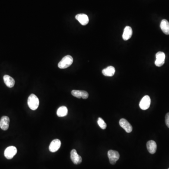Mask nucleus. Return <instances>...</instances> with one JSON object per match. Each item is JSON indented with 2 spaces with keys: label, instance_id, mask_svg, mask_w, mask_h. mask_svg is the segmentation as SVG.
Here are the masks:
<instances>
[{
  "label": "nucleus",
  "instance_id": "dca6fc26",
  "mask_svg": "<svg viewBox=\"0 0 169 169\" xmlns=\"http://www.w3.org/2000/svg\"><path fill=\"white\" fill-rule=\"evenodd\" d=\"M115 69L113 66H110L107 67L102 70V73L103 75L107 77H112L115 73Z\"/></svg>",
  "mask_w": 169,
  "mask_h": 169
},
{
  "label": "nucleus",
  "instance_id": "f257e3e1",
  "mask_svg": "<svg viewBox=\"0 0 169 169\" xmlns=\"http://www.w3.org/2000/svg\"><path fill=\"white\" fill-rule=\"evenodd\" d=\"M28 105L31 110L35 111L39 106V100L34 94H31L28 98Z\"/></svg>",
  "mask_w": 169,
  "mask_h": 169
},
{
  "label": "nucleus",
  "instance_id": "9b49d317",
  "mask_svg": "<svg viewBox=\"0 0 169 169\" xmlns=\"http://www.w3.org/2000/svg\"><path fill=\"white\" fill-rule=\"evenodd\" d=\"M75 18L82 26H86L89 22L88 16L85 14H78L76 16Z\"/></svg>",
  "mask_w": 169,
  "mask_h": 169
},
{
  "label": "nucleus",
  "instance_id": "39448f33",
  "mask_svg": "<svg viewBox=\"0 0 169 169\" xmlns=\"http://www.w3.org/2000/svg\"><path fill=\"white\" fill-rule=\"evenodd\" d=\"M151 104V99L149 95L144 96L139 102L140 108L142 110H146L149 108Z\"/></svg>",
  "mask_w": 169,
  "mask_h": 169
},
{
  "label": "nucleus",
  "instance_id": "f8f14e48",
  "mask_svg": "<svg viewBox=\"0 0 169 169\" xmlns=\"http://www.w3.org/2000/svg\"><path fill=\"white\" fill-rule=\"evenodd\" d=\"M132 35H133V30L132 28L129 26H127L124 30L123 34L122 35L123 39L124 41H127L131 38Z\"/></svg>",
  "mask_w": 169,
  "mask_h": 169
},
{
  "label": "nucleus",
  "instance_id": "4be33fe9",
  "mask_svg": "<svg viewBox=\"0 0 169 169\" xmlns=\"http://www.w3.org/2000/svg\"></svg>",
  "mask_w": 169,
  "mask_h": 169
},
{
  "label": "nucleus",
  "instance_id": "9d476101",
  "mask_svg": "<svg viewBox=\"0 0 169 169\" xmlns=\"http://www.w3.org/2000/svg\"><path fill=\"white\" fill-rule=\"evenodd\" d=\"M10 118L7 116H3L0 119V127L3 131L8 129L10 124Z\"/></svg>",
  "mask_w": 169,
  "mask_h": 169
},
{
  "label": "nucleus",
  "instance_id": "ddd939ff",
  "mask_svg": "<svg viewBox=\"0 0 169 169\" xmlns=\"http://www.w3.org/2000/svg\"><path fill=\"white\" fill-rule=\"evenodd\" d=\"M147 148L149 152L151 154L155 153L157 149V145L154 140H149L147 142Z\"/></svg>",
  "mask_w": 169,
  "mask_h": 169
},
{
  "label": "nucleus",
  "instance_id": "4468645a",
  "mask_svg": "<svg viewBox=\"0 0 169 169\" xmlns=\"http://www.w3.org/2000/svg\"><path fill=\"white\" fill-rule=\"evenodd\" d=\"M3 80L6 85L8 87L12 88L15 85V80L8 75H5L3 77Z\"/></svg>",
  "mask_w": 169,
  "mask_h": 169
},
{
  "label": "nucleus",
  "instance_id": "6ab92c4d",
  "mask_svg": "<svg viewBox=\"0 0 169 169\" xmlns=\"http://www.w3.org/2000/svg\"><path fill=\"white\" fill-rule=\"evenodd\" d=\"M71 94L72 95L77 98H81V91L77 90H74L71 91Z\"/></svg>",
  "mask_w": 169,
  "mask_h": 169
},
{
  "label": "nucleus",
  "instance_id": "0eeeda50",
  "mask_svg": "<svg viewBox=\"0 0 169 169\" xmlns=\"http://www.w3.org/2000/svg\"><path fill=\"white\" fill-rule=\"evenodd\" d=\"M70 159L74 164H79L82 162V159L75 149H72L70 152Z\"/></svg>",
  "mask_w": 169,
  "mask_h": 169
},
{
  "label": "nucleus",
  "instance_id": "2eb2a0df",
  "mask_svg": "<svg viewBox=\"0 0 169 169\" xmlns=\"http://www.w3.org/2000/svg\"><path fill=\"white\" fill-rule=\"evenodd\" d=\"M160 28L164 34L169 35V23L166 19H163L160 23Z\"/></svg>",
  "mask_w": 169,
  "mask_h": 169
},
{
  "label": "nucleus",
  "instance_id": "f3484780",
  "mask_svg": "<svg viewBox=\"0 0 169 169\" xmlns=\"http://www.w3.org/2000/svg\"><path fill=\"white\" fill-rule=\"evenodd\" d=\"M56 114L59 117H65L68 114V108L64 106L60 107L58 108Z\"/></svg>",
  "mask_w": 169,
  "mask_h": 169
},
{
  "label": "nucleus",
  "instance_id": "7ed1b4c3",
  "mask_svg": "<svg viewBox=\"0 0 169 169\" xmlns=\"http://www.w3.org/2000/svg\"><path fill=\"white\" fill-rule=\"evenodd\" d=\"M108 156L111 164H115L120 158L119 153L115 150H110L108 152Z\"/></svg>",
  "mask_w": 169,
  "mask_h": 169
},
{
  "label": "nucleus",
  "instance_id": "412c9836",
  "mask_svg": "<svg viewBox=\"0 0 169 169\" xmlns=\"http://www.w3.org/2000/svg\"><path fill=\"white\" fill-rule=\"evenodd\" d=\"M165 123L167 127L169 128V112L167 113L165 116Z\"/></svg>",
  "mask_w": 169,
  "mask_h": 169
},
{
  "label": "nucleus",
  "instance_id": "1a4fd4ad",
  "mask_svg": "<svg viewBox=\"0 0 169 169\" xmlns=\"http://www.w3.org/2000/svg\"><path fill=\"white\" fill-rule=\"evenodd\" d=\"M61 145V142L59 139L52 140L49 146V150L51 152H55L58 150Z\"/></svg>",
  "mask_w": 169,
  "mask_h": 169
},
{
  "label": "nucleus",
  "instance_id": "f03ea898",
  "mask_svg": "<svg viewBox=\"0 0 169 169\" xmlns=\"http://www.w3.org/2000/svg\"><path fill=\"white\" fill-rule=\"evenodd\" d=\"M74 62V59L70 55H66L62 58L61 61L58 63V66L60 69H66L70 66Z\"/></svg>",
  "mask_w": 169,
  "mask_h": 169
},
{
  "label": "nucleus",
  "instance_id": "a211bd4d",
  "mask_svg": "<svg viewBox=\"0 0 169 169\" xmlns=\"http://www.w3.org/2000/svg\"><path fill=\"white\" fill-rule=\"evenodd\" d=\"M97 123H98V125H99L100 128L103 129V130L106 128V123L104 122V120L101 117H99L98 118V120H97Z\"/></svg>",
  "mask_w": 169,
  "mask_h": 169
},
{
  "label": "nucleus",
  "instance_id": "423d86ee",
  "mask_svg": "<svg viewBox=\"0 0 169 169\" xmlns=\"http://www.w3.org/2000/svg\"><path fill=\"white\" fill-rule=\"evenodd\" d=\"M156 60H155V65L158 67H161L163 66L165 63V55L163 52H158L155 55Z\"/></svg>",
  "mask_w": 169,
  "mask_h": 169
},
{
  "label": "nucleus",
  "instance_id": "aec40b11",
  "mask_svg": "<svg viewBox=\"0 0 169 169\" xmlns=\"http://www.w3.org/2000/svg\"><path fill=\"white\" fill-rule=\"evenodd\" d=\"M81 98L84 99H86L88 98L89 95H88V93L87 92L85 91L81 90Z\"/></svg>",
  "mask_w": 169,
  "mask_h": 169
},
{
  "label": "nucleus",
  "instance_id": "6e6552de",
  "mask_svg": "<svg viewBox=\"0 0 169 169\" xmlns=\"http://www.w3.org/2000/svg\"><path fill=\"white\" fill-rule=\"evenodd\" d=\"M119 123L120 127L123 128L127 133H130L133 130V127L131 124L126 119L122 118L120 119Z\"/></svg>",
  "mask_w": 169,
  "mask_h": 169
},
{
  "label": "nucleus",
  "instance_id": "20e7f679",
  "mask_svg": "<svg viewBox=\"0 0 169 169\" xmlns=\"http://www.w3.org/2000/svg\"><path fill=\"white\" fill-rule=\"evenodd\" d=\"M17 153V149L14 146H10L6 149L5 156L8 159H11Z\"/></svg>",
  "mask_w": 169,
  "mask_h": 169
}]
</instances>
